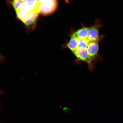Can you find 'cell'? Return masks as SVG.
Segmentation results:
<instances>
[{"label":"cell","mask_w":123,"mask_h":123,"mask_svg":"<svg viewBox=\"0 0 123 123\" xmlns=\"http://www.w3.org/2000/svg\"><path fill=\"white\" fill-rule=\"evenodd\" d=\"M39 13V12L36 10L31 11L24 17L21 21L24 23L27 29L34 30L36 26Z\"/></svg>","instance_id":"obj_1"},{"label":"cell","mask_w":123,"mask_h":123,"mask_svg":"<svg viewBox=\"0 0 123 123\" xmlns=\"http://www.w3.org/2000/svg\"><path fill=\"white\" fill-rule=\"evenodd\" d=\"M57 0H43L41 3L40 13L43 15L51 14L57 7Z\"/></svg>","instance_id":"obj_2"},{"label":"cell","mask_w":123,"mask_h":123,"mask_svg":"<svg viewBox=\"0 0 123 123\" xmlns=\"http://www.w3.org/2000/svg\"><path fill=\"white\" fill-rule=\"evenodd\" d=\"M100 25L98 23V24H96L94 25L89 28L88 39L90 42L99 41L100 39L99 29Z\"/></svg>","instance_id":"obj_3"},{"label":"cell","mask_w":123,"mask_h":123,"mask_svg":"<svg viewBox=\"0 0 123 123\" xmlns=\"http://www.w3.org/2000/svg\"><path fill=\"white\" fill-rule=\"evenodd\" d=\"M98 42L91 41L89 43L87 51L89 58L91 61L95 59L97 55L99 50Z\"/></svg>","instance_id":"obj_4"},{"label":"cell","mask_w":123,"mask_h":123,"mask_svg":"<svg viewBox=\"0 0 123 123\" xmlns=\"http://www.w3.org/2000/svg\"><path fill=\"white\" fill-rule=\"evenodd\" d=\"M73 53L78 59L90 64L91 61L89 58L87 49L78 48Z\"/></svg>","instance_id":"obj_5"},{"label":"cell","mask_w":123,"mask_h":123,"mask_svg":"<svg viewBox=\"0 0 123 123\" xmlns=\"http://www.w3.org/2000/svg\"><path fill=\"white\" fill-rule=\"evenodd\" d=\"M78 38L74 34L72 35L70 41L67 44V47L73 52L76 51L78 48Z\"/></svg>","instance_id":"obj_6"},{"label":"cell","mask_w":123,"mask_h":123,"mask_svg":"<svg viewBox=\"0 0 123 123\" xmlns=\"http://www.w3.org/2000/svg\"><path fill=\"white\" fill-rule=\"evenodd\" d=\"M11 3L16 13L22 10L25 6V0H13Z\"/></svg>","instance_id":"obj_7"},{"label":"cell","mask_w":123,"mask_h":123,"mask_svg":"<svg viewBox=\"0 0 123 123\" xmlns=\"http://www.w3.org/2000/svg\"><path fill=\"white\" fill-rule=\"evenodd\" d=\"M89 28L85 27L80 29L74 34L78 38H88Z\"/></svg>","instance_id":"obj_8"},{"label":"cell","mask_w":123,"mask_h":123,"mask_svg":"<svg viewBox=\"0 0 123 123\" xmlns=\"http://www.w3.org/2000/svg\"><path fill=\"white\" fill-rule=\"evenodd\" d=\"M30 11H31L28 8L25 6L22 10L16 13L17 18L18 19L21 21L24 17Z\"/></svg>","instance_id":"obj_9"},{"label":"cell","mask_w":123,"mask_h":123,"mask_svg":"<svg viewBox=\"0 0 123 123\" xmlns=\"http://www.w3.org/2000/svg\"><path fill=\"white\" fill-rule=\"evenodd\" d=\"M90 42V41H89L88 38H78V48L87 49Z\"/></svg>","instance_id":"obj_10"},{"label":"cell","mask_w":123,"mask_h":123,"mask_svg":"<svg viewBox=\"0 0 123 123\" xmlns=\"http://www.w3.org/2000/svg\"><path fill=\"white\" fill-rule=\"evenodd\" d=\"M5 58L2 55L0 54V64L2 63L4 61Z\"/></svg>","instance_id":"obj_11"},{"label":"cell","mask_w":123,"mask_h":123,"mask_svg":"<svg viewBox=\"0 0 123 123\" xmlns=\"http://www.w3.org/2000/svg\"><path fill=\"white\" fill-rule=\"evenodd\" d=\"M43 0H37V2L39 3H41V2H42Z\"/></svg>","instance_id":"obj_12"},{"label":"cell","mask_w":123,"mask_h":123,"mask_svg":"<svg viewBox=\"0 0 123 123\" xmlns=\"http://www.w3.org/2000/svg\"><path fill=\"white\" fill-rule=\"evenodd\" d=\"M4 92L2 91L0 89V95L2 94Z\"/></svg>","instance_id":"obj_13"}]
</instances>
